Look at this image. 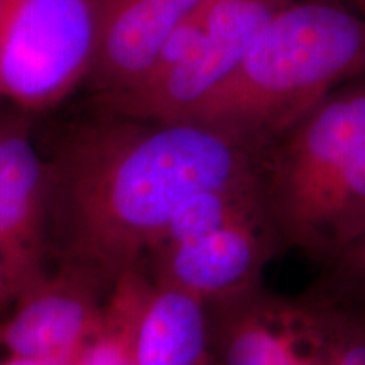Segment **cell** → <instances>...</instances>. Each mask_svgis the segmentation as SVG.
I'll return each instance as SVG.
<instances>
[{
	"mask_svg": "<svg viewBox=\"0 0 365 365\" xmlns=\"http://www.w3.org/2000/svg\"><path fill=\"white\" fill-rule=\"evenodd\" d=\"M11 303H12V294H11V291H9V286H7L6 279H4L2 272H0V314H2L4 309H7L9 307H11Z\"/></svg>",
	"mask_w": 365,
	"mask_h": 365,
	"instance_id": "cell-14",
	"label": "cell"
},
{
	"mask_svg": "<svg viewBox=\"0 0 365 365\" xmlns=\"http://www.w3.org/2000/svg\"><path fill=\"white\" fill-rule=\"evenodd\" d=\"M134 357L135 365H213L207 303L176 287L150 282Z\"/></svg>",
	"mask_w": 365,
	"mask_h": 365,
	"instance_id": "cell-11",
	"label": "cell"
},
{
	"mask_svg": "<svg viewBox=\"0 0 365 365\" xmlns=\"http://www.w3.org/2000/svg\"><path fill=\"white\" fill-rule=\"evenodd\" d=\"M4 2H6V0H0V22H2V12H4Z\"/></svg>",
	"mask_w": 365,
	"mask_h": 365,
	"instance_id": "cell-16",
	"label": "cell"
},
{
	"mask_svg": "<svg viewBox=\"0 0 365 365\" xmlns=\"http://www.w3.org/2000/svg\"><path fill=\"white\" fill-rule=\"evenodd\" d=\"M281 250L279 235L266 217L159 245L150 250L144 269L158 284L212 303L262 281L264 267Z\"/></svg>",
	"mask_w": 365,
	"mask_h": 365,
	"instance_id": "cell-9",
	"label": "cell"
},
{
	"mask_svg": "<svg viewBox=\"0 0 365 365\" xmlns=\"http://www.w3.org/2000/svg\"><path fill=\"white\" fill-rule=\"evenodd\" d=\"M266 148L225 127L102 110L59 139L51 168V252L110 293L144 267L190 196L259 180Z\"/></svg>",
	"mask_w": 365,
	"mask_h": 365,
	"instance_id": "cell-1",
	"label": "cell"
},
{
	"mask_svg": "<svg viewBox=\"0 0 365 365\" xmlns=\"http://www.w3.org/2000/svg\"><path fill=\"white\" fill-rule=\"evenodd\" d=\"M294 0H207L198 38L170 70L122 93L97 97L100 110L144 120L185 118L222 85L262 27Z\"/></svg>",
	"mask_w": 365,
	"mask_h": 365,
	"instance_id": "cell-5",
	"label": "cell"
},
{
	"mask_svg": "<svg viewBox=\"0 0 365 365\" xmlns=\"http://www.w3.org/2000/svg\"><path fill=\"white\" fill-rule=\"evenodd\" d=\"M309 286L328 298L365 309V234L319 267L318 277Z\"/></svg>",
	"mask_w": 365,
	"mask_h": 365,
	"instance_id": "cell-12",
	"label": "cell"
},
{
	"mask_svg": "<svg viewBox=\"0 0 365 365\" xmlns=\"http://www.w3.org/2000/svg\"><path fill=\"white\" fill-rule=\"evenodd\" d=\"M80 355H75V357H17V355H0V365H78Z\"/></svg>",
	"mask_w": 365,
	"mask_h": 365,
	"instance_id": "cell-13",
	"label": "cell"
},
{
	"mask_svg": "<svg viewBox=\"0 0 365 365\" xmlns=\"http://www.w3.org/2000/svg\"><path fill=\"white\" fill-rule=\"evenodd\" d=\"M27 115H0V272L12 299L48 271L51 254V168Z\"/></svg>",
	"mask_w": 365,
	"mask_h": 365,
	"instance_id": "cell-7",
	"label": "cell"
},
{
	"mask_svg": "<svg viewBox=\"0 0 365 365\" xmlns=\"http://www.w3.org/2000/svg\"><path fill=\"white\" fill-rule=\"evenodd\" d=\"M213 365H327L307 293H274L262 281L207 303Z\"/></svg>",
	"mask_w": 365,
	"mask_h": 365,
	"instance_id": "cell-6",
	"label": "cell"
},
{
	"mask_svg": "<svg viewBox=\"0 0 365 365\" xmlns=\"http://www.w3.org/2000/svg\"><path fill=\"white\" fill-rule=\"evenodd\" d=\"M108 293L76 269L56 271L26 286L0 318V355L75 357L95 335Z\"/></svg>",
	"mask_w": 365,
	"mask_h": 365,
	"instance_id": "cell-8",
	"label": "cell"
},
{
	"mask_svg": "<svg viewBox=\"0 0 365 365\" xmlns=\"http://www.w3.org/2000/svg\"><path fill=\"white\" fill-rule=\"evenodd\" d=\"M360 75L365 17L344 0H294L185 118L225 127L267 148L330 91Z\"/></svg>",
	"mask_w": 365,
	"mask_h": 365,
	"instance_id": "cell-2",
	"label": "cell"
},
{
	"mask_svg": "<svg viewBox=\"0 0 365 365\" xmlns=\"http://www.w3.org/2000/svg\"><path fill=\"white\" fill-rule=\"evenodd\" d=\"M344 2L352 6V9L355 12H359L360 16L365 17V0H344Z\"/></svg>",
	"mask_w": 365,
	"mask_h": 365,
	"instance_id": "cell-15",
	"label": "cell"
},
{
	"mask_svg": "<svg viewBox=\"0 0 365 365\" xmlns=\"http://www.w3.org/2000/svg\"><path fill=\"white\" fill-rule=\"evenodd\" d=\"M100 0H6L0 98L43 112L85 83L98 43Z\"/></svg>",
	"mask_w": 365,
	"mask_h": 365,
	"instance_id": "cell-4",
	"label": "cell"
},
{
	"mask_svg": "<svg viewBox=\"0 0 365 365\" xmlns=\"http://www.w3.org/2000/svg\"><path fill=\"white\" fill-rule=\"evenodd\" d=\"M207 0H100L98 43L85 83L97 97L139 85L173 31Z\"/></svg>",
	"mask_w": 365,
	"mask_h": 365,
	"instance_id": "cell-10",
	"label": "cell"
},
{
	"mask_svg": "<svg viewBox=\"0 0 365 365\" xmlns=\"http://www.w3.org/2000/svg\"><path fill=\"white\" fill-rule=\"evenodd\" d=\"M261 188L282 247L319 267L365 234V75L267 145Z\"/></svg>",
	"mask_w": 365,
	"mask_h": 365,
	"instance_id": "cell-3",
	"label": "cell"
}]
</instances>
